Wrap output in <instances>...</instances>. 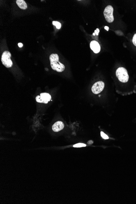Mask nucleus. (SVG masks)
<instances>
[{
  "label": "nucleus",
  "mask_w": 136,
  "mask_h": 204,
  "mask_svg": "<svg viewBox=\"0 0 136 204\" xmlns=\"http://www.w3.org/2000/svg\"><path fill=\"white\" fill-rule=\"evenodd\" d=\"M49 60L51 66L54 70L62 72L65 69L64 64L59 62V56L57 54L53 53L50 55Z\"/></svg>",
  "instance_id": "f257e3e1"
},
{
  "label": "nucleus",
  "mask_w": 136,
  "mask_h": 204,
  "mask_svg": "<svg viewBox=\"0 0 136 204\" xmlns=\"http://www.w3.org/2000/svg\"><path fill=\"white\" fill-rule=\"evenodd\" d=\"M116 75L120 81L123 83L127 82L129 80V76L127 70L123 67L117 68L116 72Z\"/></svg>",
  "instance_id": "f03ea898"
},
{
  "label": "nucleus",
  "mask_w": 136,
  "mask_h": 204,
  "mask_svg": "<svg viewBox=\"0 0 136 204\" xmlns=\"http://www.w3.org/2000/svg\"><path fill=\"white\" fill-rule=\"evenodd\" d=\"M11 54L9 51H4L1 57V62L2 64L7 68L11 67L13 65L12 62L11 60Z\"/></svg>",
  "instance_id": "7ed1b4c3"
},
{
  "label": "nucleus",
  "mask_w": 136,
  "mask_h": 204,
  "mask_svg": "<svg viewBox=\"0 0 136 204\" xmlns=\"http://www.w3.org/2000/svg\"><path fill=\"white\" fill-rule=\"evenodd\" d=\"M114 10L112 6H108L105 8L104 10V14L106 20L109 23H112L114 20L113 13Z\"/></svg>",
  "instance_id": "20e7f679"
},
{
  "label": "nucleus",
  "mask_w": 136,
  "mask_h": 204,
  "mask_svg": "<svg viewBox=\"0 0 136 204\" xmlns=\"http://www.w3.org/2000/svg\"><path fill=\"white\" fill-rule=\"evenodd\" d=\"M105 84L103 81H100L95 83L92 86V91L95 94H99L104 90Z\"/></svg>",
  "instance_id": "39448f33"
},
{
  "label": "nucleus",
  "mask_w": 136,
  "mask_h": 204,
  "mask_svg": "<svg viewBox=\"0 0 136 204\" xmlns=\"http://www.w3.org/2000/svg\"><path fill=\"white\" fill-rule=\"evenodd\" d=\"M36 102L41 103L47 104L51 101V97L48 93H42L40 95H38L36 97Z\"/></svg>",
  "instance_id": "423d86ee"
},
{
  "label": "nucleus",
  "mask_w": 136,
  "mask_h": 204,
  "mask_svg": "<svg viewBox=\"0 0 136 204\" xmlns=\"http://www.w3.org/2000/svg\"><path fill=\"white\" fill-rule=\"evenodd\" d=\"M64 127V123L61 121H58L53 125L52 128L53 131L55 132H58L63 130Z\"/></svg>",
  "instance_id": "0eeeda50"
},
{
  "label": "nucleus",
  "mask_w": 136,
  "mask_h": 204,
  "mask_svg": "<svg viewBox=\"0 0 136 204\" xmlns=\"http://www.w3.org/2000/svg\"><path fill=\"white\" fill-rule=\"evenodd\" d=\"M91 49L95 53H97L100 52L101 47L98 42L95 40L92 41L90 43Z\"/></svg>",
  "instance_id": "6e6552de"
},
{
  "label": "nucleus",
  "mask_w": 136,
  "mask_h": 204,
  "mask_svg": "<svg viewBox=\"0 0 136 204\" xmlns=\"http://www.w3.org/2000/svg\"><path fill=\"white\" fill-rule=\"evenodd\" d=\"M16 2L18 6L22 10H26L27 8V4L23 0H17Z\"/></svg>",
  "instance_id": "1a4fd4ad"
},
{
  "label": "nucleus",
  "mask_w": 136,
  "mask_h": 204,
  "mask_svg": "<svg viewBox=\"0 0 136 204\" xmlns=\"http://www.w3.org/2000/svg\"><path fill=\"white\" fill-rule=\"evenodd\" d=\"M52 23L54 26H56L57 29H60L61 27V23H59V22L55 21H54Z\"/></svg>",
  "instance_id": "9d476101"
},
{
  "label": "nucleus",
  "mask_w": 136,
  "mask_h": 204,
  "mask_svg": "<svg viewBox=\"0 0 136 204\" xmlns=\"http://www.w3.org/2000/svg\"><path fill=\"white\" fill-rule=\"evenodd\" d=\"M86 146V145L82 143H77V144H75L73 146V147H81Z\"/></svg>",
  "instance_id": "9b49d317"
},
{
  "label": "nucleus",
  "mask_w": 136,
  "mask_h": 204,
  "mask_svg": "<svg viewBox=\"0 0 136 204\" xmlns=\"http://www.w3.org/2000/svg\"><path fill=\"white\" fill-rule=\"evenodd\" d=\"M101 136L104 139H109V137H108L106 134L104 133L103 132H101Z\"/></svg>",
  "instance_id": "f8f14e48"
},
{
  "label": "nucleus",
  "mask_w": 136,
  "mask_h": 204,
  "mask_svg": "<svg viewBox=\"0 0 136 204\" xmlns=\"http://www.w3.org/2000/svg\"><path fill=\"white\" fill-rule=\"evenodd\" d=\"M133 44L136 47V34H134L133 39Z\"/></svg>",
  "instance_id": "ddd939ff"
},
{
  "label": "nucleus",
  "mask_w": 136,
  "mask_h": 204,
  "mask_svg": "<svg viewBox=\"0 0 136 204\" xmlns=\"http://www.w3.org/2000/svg\"><path fill=\"white\" fill-rule=\"evenodd\" d=\"M18 45L19 46V47H21L23 46V44H22V43H19L18 44Z\"/></svg>",
  "instance_id": "4468645a"
},
{
  "label": "nucleus",
  "mask_w": 136,
  "mask_h": 204,
  "mask_svg": "<svg viewBox=\"0 0 136 204\" xmlns=\"http://www.w3.org/2000/svg\"><path fill=\"white\" fill-rule=\"evenodd\" d=\"M88 144L91 145L93 144V141H88Z\"/></svg>",
  "instance_id": "2eb2a0df"
}]
</instances>
